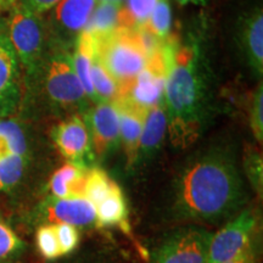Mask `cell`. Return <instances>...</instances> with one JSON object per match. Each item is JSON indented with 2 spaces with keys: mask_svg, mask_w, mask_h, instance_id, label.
I'll return each instance as SVG.
<instances>
[{
  "mask_svg": "<svg viewBox=\"0 0 263 263\" xmlns=\"http://www.w3.org/2000/svg\"><path fill=\"white\" fill-rule=\"evenodd\" d=\"M122 6L117 3L98 2L83 31L95 41H100L117 28H122Z\"/></svg>",
  "mask_w": 263,
  "mask_h": 263,
  "instance_id": "18",
  "label": "cell"
},
{
  "mask_svg": "<svg viewBox=\"0 0 263 263\" xmlns=\"http://www.w3.org/2000/svg\"><path fill=\"white\" fill-rule=\"evenodd\" d=\"M41 76L45 100L54 112L66 117L83 115L91 106L76 73L72 48L50 39L38 77Z\"/></svg>",
  "mask_w": 263,
  "mask_h": 263,
  "instance_id": "3",
  "label": "cell"
},
{
  "mask_svg": "<svg viewBox=\"0 0 263 263\" xmlns=\"http://www.w3.org/2000/svg\"><path fill=\"white\" fill-rule=\"evenodd\" d=\"M95 51L105 70L116 82L117 97L127 95L147 60L137 29L117 28L100 41H95Z\"/></svg>",
  "mask_w": 263,
  "mask_h": 263,
  "instance_id": "4",
  "label": "cell"
},
{
  "mask_svg": "<svg viewBox=\"0 0 263 263\" xmlns=\"http://www.w3.org/2000/svg\"><path fill=\"white\" fill-rule=\"evenodd\" d=\"M179 5H188V4H193V5H205L206 0H176Z\"/></svg>",
  "mask_w": 263,
  "mask_h": 263,
  "instance_id": "33",
  "label": "cell"
},
{
  "mask_svg": "<svg viewBox=\"0 0 263 263\" xmlns=\"http://www.w3.org/2000/svg\"><path fill=\"white\" fill-rule=\"evenodd\" d=\"M28 164V155H0V192L9 193L21 183Z\"/></svg>",
  "mask_w": 263,
  "mask_h": 263,
  "instance_id": "20",
  "label": "cell"
},
{
  "mask_svg": "<svg viewBox=\"0 0 263 263\" xmlns=\"http://www.w3.org/2000/svg\"><path fill=\"white\" fill-rule=\"evenodd\" d=\"M159 0H126L122 6V28H138L143 26L155 9Z\"/></svg>",
  "mask_w": 263,
  "mask_h": 263,
  "instance_id": "26",
  "label": "cell"
},
{
  "mask_svg": "<svg viewBox=\"0 0 263 263\" xmlns=\"http://www.w3.org/2000/svg\"><path fill=\"white\" fill-rule=\"evenodd\" d=\"M166 84L163 103L167 134L176 149H188L210 121V78L197 38L171 34L164 42Z\"/></svg>",
  "mask_w": 263,
  "mask_h": 263,
  "instance_id": "2",
  "label": "cell"
},
{
  "mask_svg": "<svg viewBox=\"0 0 263 263\" xmlns=\"http://www.w3.org/2000/svg\"><path fill=\"white\" fill-rule=\"evenodd\" d=\"M35 242H37L39 254L44 258L57 259L61 257V251L52 224H43L38 227L37 233H35Z\"/></svg>",
  "mask_w": 263,
  "mask_h": 263,
  "instance_id": "29",
  "label": "cell"
},
{
  "mask_svg": "<svg viewBox=\"0 0 263 263\" xmlns=\"http://www.w3.org/2000/svg\"><path fill=\"white\" fill-rule=\"evenodd\" d=\"M213 234L199 224L176 229L154 249L149 263H205Z\"/></svg>",
  "mask_w": 263,
  "mask_h": 263,
  "instance_id": "6",
  "label": "cell"
},
{
  "mask_svg": "<svg viewBox=\"0 0 263 263\" xmlns=\"http://www.w3.org/2000/svg\"><path fill=\"white\" fill-rule=\"evenodd\" d=\"M26 250V242L0 218V263H14Z\"/></svg>",
  "mask_w": 263,
  "mask_h": 263,
  "instance_id": "25",
  "label": "cell"
},
{
  "mask_svg": "<svg viewBox=\"0 0 263 263\" xmlns=\"http://www.w3.org/2000/svg\"><path fill=\"white\" fill-rule=\"evenodd\" d=\"M28 155V145L22 127L14 120L0 118V155Z\"/></svg>",
  "mask_w": 263,
  "mask_h": 263,
  "instance_id": "21",
  "label": "cell"
},
{
  "mask_svg": "<svg viewBox=\"0 0 263 263\" xmlns=\"http://www.w3.org/2000/svg\"><path fill=\"white\" fill-rule=\"evenodd\" d=\"M54 226L55 234L59 242V248H60L61 256L68 255L73 252L80 244V230L76 227L71 224H64V223H59Z\"/></svg>",
  "mask_w": 263,
  "mask_h": 263,
  "instance_id": "30",
  "label": "cell"
},
{
  "mask_svg": "<svg viewBox=\"0 0 263 263\" xmlns=\"http://www.w3.org/2000/svg\"><path fill=\"white\" fill-rule=\"evenodd\" d=\"M172 10L170 0H159L147 21L143 26L161 41H166L171 35Z\"/></svg>",
  "mask_w": 263,
  "mask_h": 263,
  "instance_id": "27",
  "label": "cell"
},
{
  "mask_svg": "<svg viewBox=\"0 0 263 263\" xmlns=\"http://www.w3.org/2000/svg\"><path fill=\"white\" fill-rule=\"evenodd\" d=\"M97 0H60L50 11L49 34L51 41L65 47L73 44L93 14Z\"/></svg>",
  "mask_w": 263,
  "mask_h": 263,
  "instance_id": "10",
  "label": "cell"
},
{
  "mask_svg": "<svg viewBox=\"0 0 263 263\" xmlns=\"http://www.w3.org/2000/svg\"><path fill=\"white\" fill-rule=\"evenodd\" d=\"M10 9L4 21L9 41L27 78L35 81L50 44L49 29L41 15L29 11L20 3H15Z\"/></svg>",
  "mask_w": 263,
  "mask_h": 263,
  "instance_id": "5",
  "label": "cell"
},
{
  "mask_svg": "<svg viewBox=\"0 0 263 263\" xmlns=\"http://www.w3.org/2000/svg\"><path fill=\"white\" fill-rule=\"evenodd\" d=\"M166 42V41H164ZM166 54L163 47L147 58L146 64L138 74L133 87L129 90V98L139 106L149 110L154 105L163 100L166 84Z\"/></svg>",
  "mask_w": 263,
  "mask_h": 263,
  "instance_id": "13",
  "label": "cell"
},
{
  "mask_svg": "<svg viewBox=\"0 0 263 263\" xmlns=\"http://www.w3.org/2000/svg\"><path fill=\"white\" fill-rule=\"evenodd\" d=\"M50 136L59 153L68 163L83 170L95 166L97 159L82 115L65 117L54 126Z\"/></svg>",
  "mask_w": 263,
  "mask_h": 263,
  "instance_id": "8",
  "label": "cell"
},
{
  "mask_svg": "<svg viewBox=\"0 0 263 263\" xmlns=\"http://www.w3.org/2000/svg\"><path fill=\"white\" fill-rule=\"evenodd\" d=\"M263 87L262 82L251 93L249 101V123L257 144L263 141Z\"/></svg>",
  "mask_w": 263,
  "mask_h": 263,
  "instance_id": "28",
  "label": "cell"
},
{
  "mask_svg": "<svg viewBox=\"0 0 263 263\" xmlns=\"http://www.w3.org/2000/svg\"><path fill=\"white\" fill-rule=\"evenodd\" d=\"M76 263H91V262H76Z\"/></svg>",
  "mask_w": 263,
  "mask_h": 263,
  "instance_id": "36",
  "label": "cell"
},
{
  "mask_svg": "<svg viewBox=\"0 0 263 263\" xmlns=\"http://www.w3.org/2000/svg\"><path fill=\"white\" fill-rule=\"evenodd\" d=\"M60 0H20V4H22L29 11L34 12L37 15H44L45 12L50 11Z\"/></svg>",
  "mask_w": 263,
  "mask_h": 263,
  "instance_id": "32",
  "label": "cell"
},
{
  "mask_svg": "<svg viewBox=\"0 0 263 263\" xmlns=\"http://www.w3.org/2000/svg\"><path fill=\"white\" fill-rule=\"evenodd\" d=\"M259 256H261V235L259 230H257L241 251L227 263H258Z\"/></svg>",
  "mask_w": 263,
  "mask_h": 263,
  "instance_id": "31",
  "label": "cell"
},
{
  "mask_svg": "<svg viewBox=\"0 0 263 263\" xmlns=\"http://www.w3.org/2000/svg\"><path fill=\"white\" fill-rule=\"evenodd\" d=\"M95 211H97L95 226L103 227V228L120 226L121 228H126L128 206L122 189L118 184L115 185L110 195L95 207Z\"/></svg>",
  "mask_w": 263,
  "mask_h": 263,
  "instance_id": "19",
  "label": "cell"
},
{
  "mask_svg": "<svg viewBox=\"0 0 263 263\" xmlns=\"http://www.w3.org/2000/svg\"><path fill=\"white\" fill-rule=\"evenodd\" d=\"M97 2H110V3H117V4L123 5L126 0H97Z\"/></svg>",
  "mask_w": 263,
  "mask_h": 263,
  "instance_id": "35",
  "label": "cell"
},
{
  "mask_svg": "<svg viewBox=\"0 0 263 263\" xmlns=\"http://www.w3.org/2000/svg\"><path fill=\"white\" fill-rule=\"evenodd\" d=\"M88 170L80 168L72 163H66L52 173L49 180L50 195L60 199L84 197L85 177Z\"/></svg>",
  "mask_w": 263,
  "mask_h": 263,
  "instance_id": "17",
  "label": "cell"
},
{
  "mask_svg": "<svg viewBox=\"0 0 263 263\" xmlns=\"http://www.w3.org/2000/svg\"><path fill=\"white\" fill-rule=\"evenodd\" d=\"M242 172L256 195L262 197L263 194V159L257 146H245L242 156Z\"/></svg>",
  "mask_w": 263,
  "mask_h": 263,
  "instance_id": "24",
  "label": "cell"
},
{
  "mask_svg": "<svg viewBox=\"0 0 263 263\" xmlns=\"http://www.w3.org/2000/svg\"><path fill=\"white\" fill-rule=\"evenodd\" d=\"M239 48L246 64L261 80L263 72V14L255 8L240 18L238 29Z\"/></svg>",
  "mask_w": 263,
  "mask_h": 263,
  "instance_id": "15",
  "label": "cell"
},
{
  "mask_svg": "<svg viewBox=\"0 0 263 263\" xmlns=\"http://www.w3.org/2000/svg\"><path fill=\"white\" fill-rule=\"evenodd\" d=\"M90 78L95 95V104L112 103L118 94L117 84L99 60L97 51L91 64Z\"/></svg>",
  "mask_w": 263,
  "mask_h": 263,
  "instance_id": "22",
  "label": "cell"
},
{
  "mask_svg": "<svg viewBox=\"0 0 263 263\" xmlns=\"http://www.w3.org/2000/svg\"><path fill=\"white\" fill-rule=\"evenodd\" d=\"M22 100L21 66L0 20V118L12 116Z\"/></svg>",
  "mask_w": 263,
  "mask_h": 263,
  "instance_id": "11",
  "label": "cell"
},
{
  "mask_svg": "<svg viewBox=\"0 0 263 263\" xmlns=\"http://www.w3.org/2000/svg\"><path fill=\"white\" fill-rule=\"evenodd\" d=\"M116 182L100 167H91L85 177L84 197L97 207L103 200L110 195L116 185Z\"/></svg>",
  "mask_w": 263,
  "mask_h": 263,
  "instance_id": "23",
  "label": "cell"
},
{
  "mask_svg": "<svg viewBox=\"0 0 263 263\" xmlns=\"http://www.w3.org/2000/svg\"><path fill=\"white\" fill-rule=\"evenodd\" d=\"M167 134V116L163 100L147 110L143 132H141L137 164L150 160L162 145Z\"/></svg>",
  "mask_w": 263,
  "mask_h": 263,
  "instance_id": "16",
  "label": "cell"
},
{
  "mask_svg": "<svg viewBox=\"0 0 263 263\" xmlns=\"http://www.w3.org/2000/svg\"><path fill=\"white\" fill-rule=\"evenodd\" d=\"M248 202V189L234 154L215 146L194 155L176 174L171 212L178 221L218 223Z\"/></svg>",
  "mask_w": 263,
  "mask_h": 263,
  "instance_id": "1",
  "label": "cell"
},
{
  "mask_svg": "<svg viewBox=\"0 0 263 263\" xmlns=\"http://www.w3.org/2000/svg\"><path fill=\"white\" fill-rule=\"evenodd\" d=\"M97 161L105 159L120 145V126L112 103L94 104L82 115Z\"/></svg>",
  "mask_w": 263,
  "mask_h": 263,
  "instance_id": "12",
  "label": "cell"
},
{
  "mask_svg": "<svg viewBox=\"0 0 263 263\" xmlns=\"http://www.w3.org/2000/svg\"><path fill=\"white\" fill-rule=\"evenodd\" d=\"M112 104L117 111L120 144L122 145L126 155L127 168H133L134 166H137L140 137L147 110L134 103L129 95L117 97Z\"/></svg>",
  "mask_w": 263,
  "mask_h": 263,
  "instance_id": "14",
  "label": "cell"
},
{
  "mask_svg": "<svg viewBox=\"0 0 263 263\" xmlns=\"http://www.w3.org/2000/svg\"><path fill=\"white\" fill-rule=\"evenodd\" d=\"M258 230V215L245 207L213 234L205 263H227L241 251Z\"/></svg>",
  "mask_w": 263,
  "mask_h": 263,
  "instance_id": "7",
  "label": "cell"
},
{
  "mask_svg": "<svg viewBox=\"0 0 263 263\" xmlns=\"http://www.w3.org/2000/svg\"><path fill=\"white\" fill-rule=\"evenodd\" d=\"M33 218L39 226L64 223L83 229L95 226L97 211L85 197L60 199L49 195L35 207Z\"/></svg>",
  "mask_w": 263,
  "mask_h": 263,
  "instance_id": "9",
  "label": "cell"
},
{
  "mask_svg": "<svg viewBox=\"0 0 263 263\" xmlns=\"http://www.w3.org/2000/svg\"><path fill=\"white\" fill-rule=\"evenodd\" d=\"M15 4V0H0V10L10 9Z\"/></svg>",
  "mask_w": 263,
  "mask_h": 263,
  "instance_id": "34",
  "label": "cell"
}]
</instances>
